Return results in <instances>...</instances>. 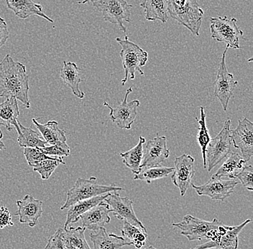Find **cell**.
<instances>
[{"instance_id":"40","label":"cell","mask_w":253,"mask_h":249,"mask_svg":"<svg viewBox=\"0 0 253 249\" xmlns=\"http://www.w3.org/2000/svg\"><path fill=\"white\" fill-rule=\"evenodd\" d=\"M3 138V133L2 132H1V129H0V151L3 150V149L5 148V146H4V142H3L2 141H1V140H2Z\"/></svg>"},{"instance_id":"39","label":"cell","mask_w":253,"mask_h":249,"mask_svg":"<svg viewBox=\"0 0 253 249\" xmlns=\"http://www.w3.org/2000/svg\"><path fill=\"white\" fill-rule=\"evenodd\" d=\"M9 37V30L5 20L0 17V48L4 46Z\"/></svg>"},{"instance_id":"35","label":"cell","mask_w":253,"mask_h":249,"mask_svg":"<svg viewBox=\"0 0 253 249\" xmlns=\"http://www.w3.org/2000/svg\"><path fill=\"white\" fill-rule=\"evenodd\" d=\"M45 249H67L66 239H65V229L59 228L54 234L52 235L47 241Z\"/></svg>"},{"instance_id":"34","label":"cell","mask_w":253,"mask_h":249,"mask_svg":"<svg viewBox=\"0 0 253 249\" xmlns=\"http://www.w3.org/2000/svg\"><path fill=\"white\" fill-rule=\"evenodd\" d=\"M24 155L27 162L31 167L36 165L41 161L45 160H53V159L61 158L58 157H49L47 154L41 152L39 148L25 147L23 151Z\"/></svg>"},{"instance_id":"16","label":"cell","mask_w":253,"mask_h":249,"mask_svg":"<svg viewBox=\"0 0 253 249\" xmlns=\"http://www.w3.org/2000/svg\"><path fill=\"white\" fill-rule=\"evenodd\" d=\"M170 156V150L167 148L166 136L157 135L153 140H148L143 147V157L140 169L160 166Z\"/></svg>"},{"instance_id":"18","label":"cell","mask_w":253,"mask_h":249,"mask_svg":"<svg viewBox=\"0 0 253 249\" xmlns=\"http://www.w3.org/2000/svg\"><path fill=\"white\" fill-rule=\"evenodd\" d=\"M110 213L112 210L110 206L106 202L102 201L80 217L82 226L91 231H97L110 223Z\"/></svg>"},{"instance_id":"8","label":"cell","mask_w":253,"mask_h":249,"mask_svg":"<svg viewBox=\"0 0 253 249\" xmlns=\"http://www.w3.org/2000/svg\"><path fill=\"white\" fill-rule=\"evenodd\" d=\"M91 2L102 13L105 21L118 25L122 32H126L124 22L130 23L132 4H128L126 0H93Z\"/></svg>"},{"instance_id":"38","label":"cell","mask_w":253,"mask_h":249,"mask_svg":"<svg viewBox=\"0 0 253 249\" xmlns=\"http://www.w3.org/2000/svg\"><path fill=\"white\" fill-rule=\"evenodd\" d=\"M14 223L12 220V215L9 209L5 206L0 208V229L8 226H13Z\"/></svg>"},{"instance_id":"3","label":"cell","mask_w":253,"mask_h":249,"mask_svg":"<svg viewBox=\"0 0 253 249\" xmlns=\"http://www.w3.org/2000/svg\"><path fill=\"white\" fill-rule=\"evenodd\" d=\"M116 40L122 48L120 58L125 71V77L121 83L122 86H124L129 75L131 80L135 78L136 72L138 71L140 75H144L141 67L148 62V53L137 44L131 42L127 36L125 37L124 40L117 37Z\"/></svg>"},{"instance_id":"17","label":"cell","mask_w":253,"mask_h":249,"mask_svg":"<svg viewBox=\"0 0 253 249\" xmlns=\"http://www.w3.org/2000/svg\"><path fill=\"white\" fill-rule=\"evenodd\" d=\"M16 203L18 209L15 215L20 217V223L28 224L31 228L36 226L43 213L42 202L31 195H26L23 199L17 201Z\"/></svg>"},{"instance_id":"11","label":"cell","mask_w":253,"mask_h":249,"mask_svg":"<svg viewBox=\"0 0 253 249\" xmlns=\"http://www.w3.org/2000/svg\"><path fill=\"white\" fill-rule=\"evenodd\" d=\"M132 91L133 89L132 87L126 90L123 102L115 108L111 107L107 102H104V107L110 109L109 116L111 121L116 123L119 128L121 129H130L137 115V108L140 105V102L133 100L128 102L127 101L128 97Z\"/></svg>"},{"instance_id":"25","label":"cell","mask_w":253,"mask_h":249,"mask_svg":"<svg viewBox=\"0 0 253 249\" xmlns=\"http://www.w3.org/2000/svg\"><path fill=\"white\" fill-rule=\"evenodd\" d=\"M140 7L144 9L145 17L148 21L159 20L166 23L169 20L167 0H142Z\"/></svg>"},{"instance_id":"27","label":"cell","mask_w":253,"mask_h":249,"mask_svg":"<svg viewBox=\"0 0 253 249\" xmlns=\"http://www.w3.org/2000/svg\"><path fill=\"white\" fill-rule=\"evenodd\" d=\"M145 142V137L140 136L138 143L136 146L126 152H120V155L123 159V163L133 174H137L140 171Z\"/></svg>"},{"instance_id":"4","label":"cell","mask_w":253,"mask_h":249,"mask_svg":"<svg viewBox=\"0 0 253 249\" xmlns=\"http://www.w3.org/2000/svg\"><path fill=\"white\" fill-rule=\"evenodd\" d=\"M121 190H123V187L116 185H100L98 183L97 179L95 177H91L88 179L78 178L74 185L67 192L66 201L61 206V210L63 211L69 209L73 204L82 200Z\"/></svg>"},{"instance_id":"12","label":"cell","mask_w":253,"mask_h":249,"mask_svg":"<svg viewBox=\"0 0 253 249\" xmlns=\"http://www.w3.org/2000/svg\"><path fill=\"white\" fill-rule=\"evenodd\" d=\"M118 192L115 191L113 194L110 193L104 201L110 206L112 213H113L118 220L127 222L145 232H148L145 225L142 224L138 217L136 216L132 206L133 202L128 197L121 196Z\"/></svg>"},{"instance_id":"7","label":"cell","mask_w":253,"mask_h":249,"mask_svg":"<svg viewBox=\"0 0 253 249\" xmlns=\"http://www.w3.org/2000/svg\"><path fill=\"white\" fill-rule=\"evenodd\" d=\"M230 125V119L224 121L220 132L214 138L211 139L209 142L206 150L207 169L208 172H211L221 161L227 158L231 153L232 141Z\"/></svg>"},{"instance_id":"10","label":"cell","mask_w":253,"mask_h":249,"mask_svg":"<svg viewBox=\"0 0 253 249\" xmlns=\"http://www.w3.org/2000/svg\"><path fill=\"white\" fill-rule=\"evenodd\" d=\"M251 222V219H247L241 224L235 226L221 224L218 227L212 239L195 249H236L238 248L239 234Z\"/></svg>"},{"instance_id":"41","label":"cell","mask_w":253,"mask_h":249,"mask_svg":"<svg viewBox=\"0 0 253 249\" xmlns=\"http://www.w3.org/2000/svg\"><path fill=\"white\" fill-rule=\"evenodd\" d=\"M93 1V0H83V1H78V2H77V4H87V3L91 2V1Z\"/></svg>"},{"instance_id":"22","label":"cell","mask_w":253,"mask_h":249,"mask_svg":"<svg viewBox=\"0 0 253 249\" xmlns=\"http://www.w3.org/2000/svg\"><path fill=\"white\" fill-rule=\"evenodd\" d=\"M63 68L60 72V77L62 79L63 83L70 88L73 94L75 97L80 99H83L85 97V94L81 91L79 88L81 82L82 81L81 78L80 71L78 66L73 62L63 61Z\"/></svg>"},{"instance_id":"30","label":"cell","mask_w":253,"mask_h":249,"mask_svg":"<svg viewBox=\"0 0 253 249\" xmlns=\"http://www.w3.org/2000/svg\"><path fill=\"white\" fill-rule=\"evenodd\" d=\"M121 233L122 236L126 240L130 243L131 245L134 246V247L137 249L142 248L148 238V233L145 232L137 227L126 221H123Z\"/></svg>"},{"instance_id":"23","label":"cell","mask_w":253,"mask_h":249,"mask_svg":"<svg viewBox=\"0 0 253 249\" xmlns=\"http://www.w3.org/2000/svg\"><path fill=\"white\" fill-rule=\"evenodd\" d=\"M32 122L39 129L47 144L50 145H64L67 144L66 132L58 127L56 121H49L46 124H41L37 119L33 118Z\"/></svg>"},{"instance_id":"33","label":"cell","mask_w":253,"mask_h":249,"mask_svg":"<svg viewBox=\"0 0 253 249\" xmlns=\"http://www.w3.org/2000/svg\"><path fill=\"white\" fill-rule=\"evenodd\" d=\"M60 164H62V165L66 164L63 160V158L41 161L36 165H33L32 168L35 172L39 173L42 180H47L50 178L53 172L58 168Z\"/></svg>"},{"instance_id":"36","label":"cell","mask_w":253,"mask_h":249,"mask_svg":"<svg viewBox=\"0 0 253 249\" xmlns=\"http://www.w3.org/2000/svg\"><path fill=\"white\" fill-rule=\"evenodd\" d=\"M40 150L44 154L51 157H58L63 158V157H68L70 154L71 150L69 145H50L45 146L42 148H39Z\"/></svg>"},{"instance_id":"1","label":"cell","mask_w":253,"mask_h":249,"mask_svg":"<svg viewBox=\"0 0 253 249\" xmlns=\"http://www.w3.org/2000/svg\"><path fill=\"white\" fill-rule=\"evenodd\" d=\"M29 89L26 66L6 55L0 62V98H15L25 108H30Z\"/></svg>"},{"instance_id":"5","label":"cell","mask_w":253,"mask_h":249,"mask_svg":"<svg viewBox=\"0 0 253 249\" xmlns=\"http://www.w3.org/2000/svg\"><path fill=\"white\" fill-rule=\"evenodd\" d=\"M221 224L223 223L216 218L207 221L190 214L185 215L180 223H172L173 227L178 228L181 231V234L190 241L211 240L214 237L218 227Z\"/></svg>"},{"instance_id":"21","label":"cell","mask_w":253,"mask_h":249,"mask_svg":"<svg viewBox=\"0 0 253 249\" xmlns=\"http://www.w3.org/2000/svg\"><path fill=\"white\" fill-rule=\"evenodd\" d=\"M90 239L93 243L95 249H118L131 246L123 236L115 233H108L104 227L98 230L96 233H90Z\"/></svg>"},{"instance_id":"24","label":"cell","mask_w":253,"mask_h":249,"mask_svg":"<svg viewBox=\"0 0 253 249\" xmlns=\"http://www.w3.org/2000/svg\"><path fill=\"white\" fill-rule=\"evenodd\" d=\"M110 193L103 194V195L93 197V198H88V199L82 200V201L77 202V203L73 204L69 208L64 228H67L72 223L78 222L80 220V217L84 213H86V211L96 206V205L99 204L101 202L104 201V199L110 195Z\"/></svg>"},{"instance_id":"9","label":"cell","mask_w":253,"mask_h":249,"mask_svg":"<svg viewBox=\"0 0 253 249\" xmlns=\"http://www.w3.org/2000/svg\"><path fill=\"white\" fill-rule=\"evenodd\" d=\"M228 49L226 47L225 50L221 56L217 75L213 83L215 87L214 96L219 99L224 111H227L229 100L233 95L234 91L238 84V82L234 79L233 74L230 73L227 70L226 54Z\"/></svg>"},{"instance_id":"6","label":"cell","mask_w":253,"mask_h":249,"mask_svg":"<svg viewBox=\"0 0 253 249\" xmlns=\"http://www.w3.org/2000/svg\"><path fill=\"white\" fill-rule=\"evenodd\" d=\"M210 31L211 37L219 42H224L228 48L240 49V37L243 31L237 26V20L235 17L227 16L211 17Z\"/></svg>"},{"instance_id":"32","label":"cell","mask_w":253,"mask_h":249,"mask_svg":"<svg viewBox=\"0 0 253 249\" xmlns=\"http://www.w3.org/2000/svg\"><path fill=\"white\" fill-rule=\"evenodd\" d=\"M206 114L205 108L203 107H200V119H198L196 117L198 123L199 124V132L197 135V141L200 146L201 150H202V159H203L204 168L207 169V160H206V150H207V146L209 142L211 140L210 132L207 129V124H206Z\"/></svg>"},{"instance_id":"15","label":"cell","mask_w":253,"mask_h":249,"mask_svg":"<svg viewBox=\"0 0 253 249\" xmlns=\"http://www.w3.org/2000/svg\"><path fill=\"white\" fill-rule=\"evenodd\" d=\"M238 184L233 179L224 180L223 178H211L204 185L196 186L191 183V185L200 196H207L215 201H223L234 193Z\"/></svg>"},{"instance_id":"28","label":"cell","mask_w":253,"mask_h":249,"mask_svg":"<svg viewBox=\"0 0 253 249\" xmlns=\"http://www.w3.org/2000/svg\"><path fill=\"white\" fill-rule=\"evenodd\" d=\"M19 127L20 132L17 133V142L21 147L42 148L47 144L46 141L40 135L39 132L33 130V129L24 127L20 122Z\"/></svg>"},{"instance_id":"26","label":"cell","mask_w":253,"mask_h":249,"mask_svg":"<svg viewBox=\"0 0 253 249\" xmlns=\"http://www.w3.org/2000/svg\"><path fill=\"white\" fill-rule=\"evenodd\" d=\"M246 165L247 162L238 153H230L227 156L225 162L221 165L219 170L213 176H211V178H228L229 179H234L236 178L237 175Z\"/></svg>"},{"instance_id":"31","label":"cell","mask_w":253,"mask_h":249,"mask_svg":"<svg viewBox=\"0 0 253 249\" xmlns=\"http://www.w3.org/2000/svg\"><path fill=\"white\" fill-rule=\"evenodd\" d=\"M174 168L156 166L140 169L138 173L134 174L133 178L135 180L145 181L147 183H151L152 181L167 178L170 173H173Z\"/></svg>"},{"instance_id":"2","label":"cell","mask_w":253,"mask_h":249,"mask_svg":"<svg viewBox=\"0 0 253 249\" xmlns=\"http://www.w3.org/2000/svg\"><path fill=\"white\" fill-rule=\"evenodd\" d=\"M168 12L173 20L199 36L203 20V9L197 0H167Z\"/></svg>"},{"instance_id":"29","label":"cell","mask_w":253,"mask_h":249,"mask_svg":"<svg viewBox=\"0 0 253 249\" xmlns=\"http://www.w3.org/2000/svg\"><path fill=\"white\" fill-rule=\"evenodd\" d=\"M65 229V239H66L67 249H89L90 247L85 238V231L86 228L84 226L74 228L70 227Z\"/></svg>"},{"instance_id":"14","label":"cell","mask_w":253,"mask_h":249,"mask_svg":"<svg viewBox=\"0 0 253 249\" xmlns=\"http://www.w3.org/2000/svg\"><path fill=\"white\" fill-rule=\"evenodd\" d=\"M232 144L241 151L245 162L248 163L253 155V123L247 118L240 119L237 127L230 129Z\"/></svg>"},{"instance_id":"13","label":"cell","mask_w":253,"mask_h":249,"mask_svg":"<svg viewBox=\"0 0 253 249\" xmlns=\"http://www.w3.org/2000/svg\"><path fill=\"white\" fill-rule=\"evenodd\" d=\"M194 163L195 159L190 154H186L176 157L174 162L175 167L171 176L172 182L179 190L181 197L186 195L191 180L195 176Z\"/></svg>"},{"instance_id":"19","label":"cell","mask_w":253,"mask_h":249,"mask_svg":"<svg viewBox=\"0 0 253 249\" xmlns=\"http://www.w3.org/2000/svg\"><path fill=\"white\" fill-rule=\"evenodd\" d=\"M5 1L8 8L21 20H25L32 15H36L50 23H53V20L42 12V6L35 3L32 0H5Z\"/></svg>"},{"instance_id":"37","label":"cell","mask_w":253,"mask_h":249,"mask_svg":"<svg viewBox=\"0 0 253 249\" xmlns=\"http://www.w3.org/2000/svg\"><path fill=\"white\" fill-rule=\"evenodd\" d=\"M253 168L252 165H245L241 171L237 175L236 178L240 179L242 185L249 191H253Z\"/></svg>"},{"instance_id":"20","label":"cell","mask_w":253,"mask_h":249,"mask_svg":"<svg viewBox=\"0 0 253 249\" xmlns=\"http://www.w3.org/2000/svg\"><path fill=\"white\" fill-rule=\"evenodd\" d=\"M20 116L17 100L14 97L7 98L0 104V126L5 127L7 131L15 128L17 133L20 132L18 117Z\"/></svg>"}]
</instances>
